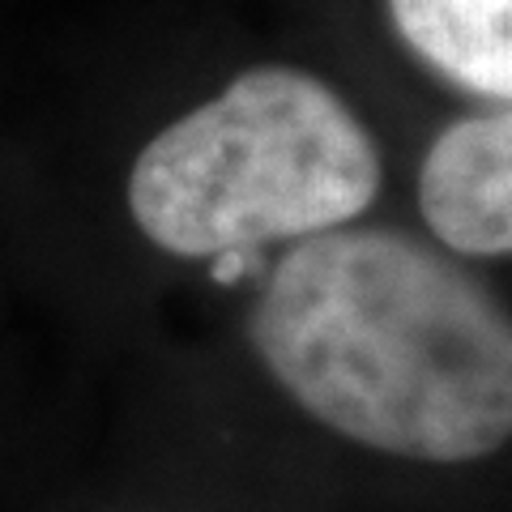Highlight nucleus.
Instances as JSON below:
<instances>
[{
    "mask_svg": "<svg viewBox=\"0 0 512 512\" xmlns=\"http://www.w3.org/2000/svg\"><path fill=\"white\" fill-rule=\"evenodd\" d=\"M431 235L466 256L512 252V103L448 124L419 167Z\"/></svg>",
    "mask_w": 512,
    "mask_h": 512,
    "instance_id": "7ed1b4c3",
    "label": "nucleus"
},
{
    "mask_svg": "<svg viewBox=\"0 0 512 512\" xmlns=\"http://www.w3.org/2000/svg\"><path fill=\"white\" fill-rule=\"evenodd\" d=\"M389 13L448 82L512 103V0H389Z\"/></svg>",
    "mask_w": 512,
    "mask_h": 512,
    "instance_id": "20e7f679",
    "label": "nucleus"
},
{
    "mask_svg": "<svg viewBox=\"0 0 512 512\" xmlns=\"http://www.w3.org/2000/svg\"><path fill=\"white\" fill-rule=\"evenodd\" d=\"M384 163L338 90L291 64L239 73L137 154L128 210L171 256L252 252L355 222Z\"/></svg>",
    "mask_w": 512,
    "mask_h": 512,
    "instance_id": "f03ea898",
    "label": "nucleus"
},
{
    "mask_svg": "<svg viewBox=\"0 0 512 512\" xmlns=\"http://www.w3.org/2000/svg\"><path fill=\"white\" fill-rule=\"evenodd\" d=\"M252 346L316 423L376 453L461 466L512 440V312L410 231L299 239L256 299Z\"/></svg>",
    "mask_w": 512,
    "mask_h": 512,
    "instance_id": "f257e3e1",
    "label": "nucleus"
}]
</instances>
